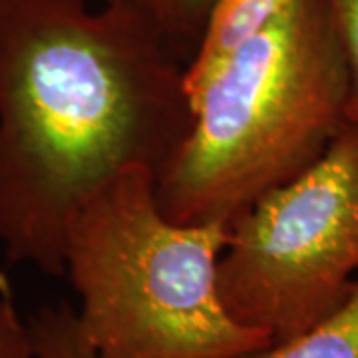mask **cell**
Listing matches in <instances>:
<instances>
[{"instance_id": "obj_1", "label": "cell", "mask_w": 358, "mask_h": 358, "mask_svg": "<svg viewBox=\"0 0 358 358\" xmlns=\"http://www.w3.org/2000/svg\"><path fill=\"white\" fill-rule=\"evenodd\" d=\"M185 62L140 16L86 0H0V245L66 277L84 207L189 136Z\"/></svg>"}, {"instance_id": "obj_2", "label": "cell", "mask_w": 358, "mask_h": 358, "mask_svg": "<svg viewBox=\"0 0 358 358\" xmlns=\"http://www.w3.org/2000/svg\"><path fill=\"white\" fill-rule=\"evenodd\" d=\"M348 70L327 0H293L193 98L155 197L176 223L229 225L313 166L346 124Z\"/></svg>"}, {"instance_id": "obj_3", "label": "cell", "mask_w": 358, "mask_h": 358, "mask_svg": "<svg viewBox=\"0 0 358 358\" xmlns=\"http://www.w3.org/2000/svg\"><path fill=\"white\" fill-rule=\"evenodd\" d=\"M229 225L167 219L155 176L131 169L76 219L66 279L80 329L100 358H241L271 345L231 315L219 293Z\"/></svg>"}, {"instance_id": "obj_4", "label": "cell", "mask_w": 358, "mask_h": 358, "mask_svg": "<svg viewBox=\"0 0 358 358\" xmlns=\"http://www.w3.org/2000/svg\"><path fill=\"white\" fill-rule=\"evenodd\" d=\"M358 275V126L229 223L219 293L241 324L285 341L341 307Z\"/></svg>"}, {"instance_id": "obj_5", "label": "cell", "mask_w": 358, "mask_h": 358, "mask_svg": "<svg viewBox=\"0 0 358 358\" xmlns=\"http://www.w3.org/2000/svg\"><path fill=\"white\" fill-rule=\"evenodd\" d=\"M293 0H215L201 38L185 64V88L193 98L249 40L263 32Z\"/></svg>"}, {"instance_id": "obj_6", "label": "cell", "mask_w": 358, "mask_h": 358, "mask_svg": "<svg viewBox=\"0 0 358 358\" xmlns=\"http://www.w3.org/2000/svg\"><path fill=\"white\" fill-rule=\"evenodd\" d=\"M241 358H358V277L345 303L329 317Z\"/></svg>"}, {"instance_id": "obj_7", "label": "cell", "mask_w": 358, "mask_h": 358, "mask_svg": "<svg viewBox=\"0 0 358 358\" xmlns=\"http://www.w3.org/2000/svg\"><path fill=\"white\" fill-rule=\"evenodd\" d=\"M215 0H103L140 16L187 64Z\"/></svg>"}, {"instance_id": "obj_8", "label": "cell", "mask_w": 358, "mask_h": 358, "mask_svg": "<svg viewBox=\"0 0 358 358\" xmlns=\"http://www.w3.org/2000/svg\"><path fill=\"white\" fill-rule=\"evenodd\" d=\"M28 322L36 358H100L80 329L68 301L40 307Z\"/></svg>"}, {"instance_id": "obj_9", "label": "cell", "mask_w": 358, "mask_h": 358, "mask_svg": "<svg viewBox=\"0 0 358 358\" xmlns=\"http://www.w3.org/2000/svg\"><path fill=\"white\" fill-rule=\"evenodd\" d=\"M348 70L346 124L358 126V0H327Z\"/></svg>"}, {"instance_id": "obj_10", "label": "cell", "mask_w": 358, "mask_h": 358, "mask_svg": "<svg viewBox=\"0 0 358 358\" xmlns=\"http://www.w3.org/2000/svg\"><path fill=\"white\" fill-rule=\"evenodd\" d=\"M0 358H36L28 322L6 287H0Z\"/></svg>"}]
</instances>
